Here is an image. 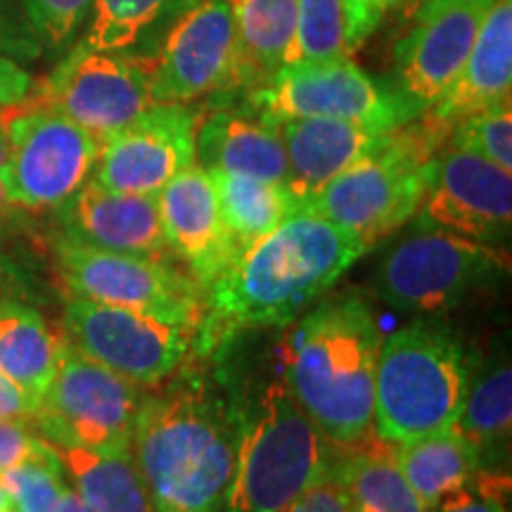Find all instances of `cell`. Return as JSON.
Returning a JSON list of instances; mask_svg holds the SVG:
<instances>
[{
	"instance_id": "cell-47",
	"label": "cell",
	"mask_w": 512,
	"mask_h": 512,
	"mask_svg": "<svg viewBox=\"0 0 512 512\" xmlns=\"http://www.w3.org/2000/svg\"><path fill=\"white\" fill-rule=\"evenodd\" d=\"M221 512H230V510H226V508H223V510H221Z\"/></svg>"
},
{
	"instance_id": "cell-17",
	"label": "cell",
	"mask_w": 512,
	"mask_h": 512,
	"mask_svg": "<svg viewBox=\"0 0 512 512\" xmlns=\"http://www.w3.org/2000/svg\"><path fill=\"white\" fill-rule=\"evenodd\" d=\"M491 8V5H489ZM486 8H448L413 19L394 48V91L413 119L430 112L458 79Z\"/></svg>"
},
{
	"instance_id": "cell-5",
	"label": "cell",
	"mask_w": 512,
	"mask_h": 512,
	"mask_svg": "<svg viewBox=\"0 0 512 512\" xmlns=\"http://www.w3.org/2000/svg\"><path fill=\"white\" fill-rule=\"evenodd\" d=\"M448 131L418 117L394 128L380 150L325 183L302 209L356 235L368 249L418 214Z\"/></svg>"
},
{
	"instance_id": "cell-33",
	"label": "cell",
	"mask_w": 512,
	"mask_h": 512,
	"mask_svg": "<svg viewBox=\"0 0 512 512\" xmlns=\"http://www.w3.org/2000/svg\"><path fill=\"white\" fill-rule=\"evenodd\" d=\"M448 147L465 150L486 162L512 171V107L510 100L482 110L453 124Z\"/></svg>"
},
{
	"instance_id": "cell-8",
	"label": "cell",
	"mask_w": 512,
	"mask_h": 512,
	"mask_svg": "<svg viewBox=\"0 0 512 512\" xmlns=\"http://www.w3.org/2000/svg\"><path fill=\"white\" fill-rule=\"evenodd\" d=\"M143 401L138 384L95 363L62 337L55 377L31 422L50 444L131 451Z\"/></svg>"
},
{
	"instance_id": "cell-29",
	"label": "cell",
	"mask_w": 512,
	"mask_h": 512,
	"mask_svg": "<svg viewBox=\"0 0 512 512\" xmlns=\"http://www.w3.org/2000/svg\"><path fill=\"white\" fill-rule=\"evenodd\" d=\"M456 427L475 444L482 463L501 458L512 430V368L498 363L470 380Z\"/></svg>"
},
{
	"instance_id": "cell-34",
	"label": "cell",
	"mask_w": 512,
	"mask_h": 512,
	"mask_svg": "<svg viewBox=\"0 0 512 512\" xmlns=\"http://www.w3.org/2000/svg\"><path fill=\"white\" fill-rule=\"evenodd\" d=\"M17 8L41 50L60 53L79 36L93 0H17Z\"/></svg>"
},
{
	"instance_id": "cell-46",
	"label": "cell",
	"mask_w": 512,
	"mask_h": 512,
	"mask_svg": "<svg viewBox=\"0 0 512 512\" xmlns=\"http://www.w3.org/2000/svg\"><path fill=\"white\" fill-rule=\"evenodd\" d=\"M5 275H8V268H5V264H3V261H0V285H3Z\"/></svg>"
},
{
	"instance_id": "cell-44",
	"label": "cell",
	"mask_w": 512,
	"mask_h": 512,
	"mask_svg": "<svg viewBox=\"0 0 512 512\" xmlns=\"http://www.w3.org/2000/svg\"><path fill=\"white\" fill-rule=\"evenodd\" d=\"M3 110V107H0ZM12 207L8 204V197H5V188H3V131H0V223L5 221L8 211Z\"/></svg>"
},
{
	"instance_id": "cell-7",
	"label": "cell",
	"mask_w": 512,
	"mask_h": 512,
	"mask_svg": "<svg viewBox=\"0 0 512 512\" xmlns=\"http://www.w3.org/2000/svg\"><path fill=\"white\" fill-rule=\"evenodd\" d=\"M3 188L12 209H60L91 181L100 140L29 98L0 110Z\"/></svg>"
},
{
	"instance_id": "cell-13",
	"label": "cell",
	"mask_w": 512,
	"mask_h": 512,
	"mask_svg": "<svg viewBox=\"0 0 512 512\" xmlns=\"http://www.w3.org/2000/svg\"><path fill=\"white\" fill-rule=\"evenodd\" d=\"M36 98L102 143L152 105L150 67L126 50L72 46Z\"/></svg>"
},
{
	"instance_id": "cell-25",
	"label": "cell",
	"mask_w": 512,
	"mask_h": 512,
	"mask_svg": "<svg viewBox=\"0 0 512 512\" xmlns=\"http://www.w3.org/2000/svg\"><path fill=\"white\" fill-rule=\"evenodd\" d=\"M394 456L403 477L425 508L460 489L477 475L479 467H484L475 444L456 425L406 444H396Z\"/></svg>"
},
{
	"instance_id": "cell-3",
	"label": "cell",
	"mask_w": 512,
	"mask_h": 512,
	"mask_svg": "<svg viewBox=\"0 0 512 512\" xmlns=\"http://www.w3.org/2000/svg\"><path fill=\"white\" fill-rule=\"evenodd\" d=\"M240 425L207 384L185 377L145 396L131 453L155 512H221L235 475Z\"/></svg>"
},
{
	"instance_id": "cell-37",
	"label": "cell",
	"mask_w": 512,
	"mask_h": 512,
	"mask_svg": "<svg viewBox=\"0 0 512 512\" xmlns=\"http://www.w3.org/2000/svg\"><path fill=\"white\" fill-rule=\"evenodd\" d=\"M48 453H53L50 441L38 437L27 422L0 418V470L31 458H43Z\"/></svg>"
},
{
	"instance_id": "cell-32",
	"label": "cell",
	"mask_w": 512,
	"mask_h": 512,
	"mask_svg": "<svg viewBox=\"0 0 512 512\" xmlns=\"http://www.w3.org/2000/svg\"><path fill=\"white\" fill-rule=\"evenodd\" d=\"M0 486L8 494L15 512H55L69 482L53 448L48 456L24 460L8 470H0Z\"/></svg>"
},
{
	"instance_id": "cell-31",
	"label": "cell",
	"mask_w": 512,
	"mask_h": 512,
	"mask_svg": "<svg viewBox=\"0 0 512 512\" xmlns=\"http://www.w3.org/2000/svg\"><path fill=\"white\" fill-rule=\"evenodd\" d=\"M171 0H93L86 31L74 46L128 50L162 17Z\"/></svg>"
},
{
	"instance_id": "cell-11",
	"label": "cell",
	"mask_w": 512,
	"mask_h": 512,
	"mask_svg": "<svg viewBox=\"0 0 512 512\" xmlns=\"http://www.w3.org/2000/svg\"><path fill=\"white\" fill-rule=\"evenodd\" d=\"M247 105L266 124L285 119H344L392 131L413 121L389 83H380L351 60L285 64L249 88Z\"/></svg>"
},
{
	"instance_id": "cell-43",
	"label": "cell",
	"mask_w": 512,
	"mask_h": 512,
	"mask_svg": "<svg viewBox=\"0 0 512 512\" xmlns=\"http://www.w3.org/2000/svg\"><path fill=\"white\" fill-rule=\"evenodd\" d=\"M55 512H93V510L83 503V498L76 494L72 486H67V491L62 494L60 505H57Z\"/></svg>"
},
{
	"instance_id": "cell-30",
	"label": "cell",
	"mask_w": 512,
	"mask_h": 512,
	"mask_svg": "<svg viewBox=\"0 0 512 512\" xmlns=\"http://www.w3.org/2000/svg\"><path fill=\"white\" fill-rule=\"evenodd\" d=\"M344 0H297V22L287 64L349 60Z\"/></svg>"
},
{
	"instance_id": "cell-9",
	"label": "cell",
	"mask_w": 512,
	"mask_h": 512,
	"mask_svg": "<svg viewBox=\"0 0 512 512\" xmlns=\"http://www.w3.org/2000/svg\"><path fill=\"white\" fill-rule=\"evenodd\" d=\"M508 256L427 226L389 249L377 268V294L403 313H439L508 271Z\"/></svg>"
},
{
	"instance_id": "cell-28",
	"label": "cell",
	"mask_w": 512,
	"mask_h": 512,
	"mask_svg": "<svg viewBox=\"0 0 512 512\" xmlns=\"http://www.w3.org/2000/svg\"><path fill=\"white\" fill-rule=\"evenodd\" d=\"M339 475L347 486L351 512H425L387 441L375 437L342 448Z\"/></svg>"
},
{
	"instance_id": "cell-18",
	"label": "cell",
	"mask_w": 512,
	"mask_h": 512,
	"mask_svg": "<svg viewBox=\"0 0 512 512\" xmlns=\"http://www.w3.org/2000/svg\"><path fill=\"white\" fill-rule=\"evenodd\" d=\"M159 221L169 252L183 261L202 290L238 261L223 223L219 195L209 171L190 164L157 195Z\"/></svg>"
},
{
	"instance_id": "cell-26",
	"label": "cell",
	"mask_w": 512,
	"mask_h": 512,
	"mask_svg": "<svg viewBox=\"0 0 512 512\" xmlns=\"http://www.w3.org/2000/svg\"><path fill=\"white\" fill-rule=\"evenodd\" d=\"M240 57V86L266 81L290 57L297 0H230Z\"/></svg>"
},
{
	"instance_id": "cell-40",
	"label": "cell",
	"mask_w": 512,
	"mask_h": 512,
	"mask_svg": "<svg viewBox=\"0 0 512 512\" xmlns=\"http://www.w3.org/2000/svg\"><path fill=\"white\" fill-rule=\"evenodd\" d=\"M34 93V79L22 62L0 55V107L17 105Z\"/></svg>"
},
{
	"instance_id": "cell-45",
	"label": "cell",
	"mask_w": 512,
	"mask_h": 512,
	"mask_svg": "<svg viewBox=\"0 0 512 512\" xmlns=\"http://www.w3.org/2000/svg\"><path fill=\"white\" fill-rule=\"evenodd\" d=\"M0 512H15V510H12V503H10L8 494H5L3 486H0Z\"/></svg>"
},
{
	"instance_id": "cell-20",
	"label": "cell",
	"mask_w": 512,
	"mask_h": 512,
	"mask_svg": "<svg viewBox=\"0 0 512 512\" xmlns=\"http://www.w3.org/2000/svg\"><path fill=\"white\" fill-rule=\"evenodd\" d=\"M275 131L287 157V188L304 207L332 178L387 143L392 131L344 119H285Z\"/></svg>"
},
{
	"instance_id": "cell-14",
	"label": "cell",
	"mask_w": 512,
	"mask_h": 512,
	"mask_svg": "<svg viewBox=\"0 0 512 512\" xmlns=\"http://www.w3.org/2000/svg\"><path fill=\"white\" fill-rule=\"evenodd\" d=\"M202 114L190 102H152L100 143L91 181L133 195H159L190 164Z\"/></svg>"
},
{
	"instance_id": "cell-12",
	"label": "cell",
	"mask_w": 512,
	"mask_h": 512,
	"mask_svg": "<svg viewBox=\"0 0 512 512\" xmlns=\"http://www.w3.org/2000/svg\"><path fill=\"white\" fill-rule=\"evenodd\" d=\"M64 337L81 354L138 387H157L195 354L197 330L69 294Z\"/></svg>"
},
{
	"instance_id": "cell-27",
	"label": "cell",
	"mask_w": 512,
	"mask_h": 512,
	"mask_svg": "<svg viewBox=\"0 0 512 512\" xmlns=\"http://www.w3.org/2000/svg\"><path fill=\"white\" fill-rule=\"evenodd\" d=\"M209 176L214 181L223 223L238 256L273 233L294 211L302 209L287 183L228 174V171H209Z\"/></svg>"
},
{
	"instance_id": "cell-21",
	"label": "cell",
	"mask_w": 512,
	"mask_h": 512,
	"mask_svg": "<svg viewBox=\"0 0 512 512\" xmlns=\"http://www.w3.org/2000/svg\"><path fill=\"white\" fill-rule=\"evenodd\" d=\"M510 88L512 0H496L491 8H486L482 22H479L475 43H472L456 83L422 117L451 133L456 121L510 100Z\"/></svg>"
},
{
	"instance_id": "cell-6",
	"label": "cell",
	"mask_w": 512,
	"mask_h": 512,
	"mask_svg": "<svg viewBox=\"0 0 512 512\" xmlns=\"http://www.w3.org/2000/svg\"><path fill=\"white\" fill-rule=\"evenodd\" d=\"M339 456L342 448L313 425L283 382H275L240 422L226 510L283 512Z\"/></svg>"
},
{
	"instance_id": "cell-4",
	"label": "cell",
	"mask_w": 512,
	"mask_h": 512,
	"mask_svg": "<svg viewBox=\"0 0 512 512\" xmlns=\"http://www.w3.org/2000/svg\"><path fill=\"white\" fill-rule=\"evenodd\" d=\"M470 363L451 332L413 323L382 339L375 370V437L387 444L453 427L470 387Z\"/></svg>"
},
{
	"instance_id": "cell-39",
	"label": "cell",
	"mask_w": 512,
	"mask_h": 512,
	"mask_svg": "<svg viewBox=\"0 0 512 512\" xmlns=\"http://www.w3.org/2000/svg\"><path fill=\"white\" fill-rule=\"evenodd\" d=\"M41 53L36 36L31 34L27 19L10 5V0H0V55L10 60H34Z\"/></svg>"
},
{
	"instance_id": "cell-15",
	"label": "cell",
	"mask_w": 512,
	"mask_h": 512,
	"mask_svg": "<svg viewBox=\"0 0 512 512\" xmlns=\"http://www.w3.org/2000/svg\"><path fill=\"white\" fill-rule=\"evenodd\" d=\"M150 67L152 102H192L240 86L230 0H202L174 24Z\"/></svg>"
},
{
	"instance_id": "cell-10",
	"label": "cell",
	"mask_w": 512,
	"mask_h": 512,
	"mask_svg": "<svg viewBox=\"0 0 512 512\" xmlns=\"http://www.w3.org/2000/svg\"><path fill=\"white\" fill-rule=\"evenodd\" d=\"M55 259L69 294L200 328L202 285L188 271L169 264V259L105 252L67 235L55 242Z\"/></svg>"
},
{
	"instance_id": "cell-23",
	"label": "cell",
	"mask_w": 512,
	"mask_h": 512,
	"mask_svg": "<svg viewBox=\"0 0 512 512\" xmlns=\"http://www.w3.org/2000/svg\"><path fill=\"white\" fill-rule=\"evenodd\" d=\"M64 477L93 512H155L131 451L50 444Z\"/></svg>"
},
{
	"instance_id": "cell-19",
	"label": "cell",
	"mask_w": 512,
	"mask_h": 512,
	"mask_svg": "<svg viewBox=\"0 0 512 512\" xmlns=\"http://www.w3.org/2000/svg\"><path fill=\"white\" fill-rule=\"evenodd\" d=\"M62 235L105 252L166 259L157 195L107 190L88 181L60 207Z\"/></svg>"
},
{
	"instance_id": "cell-2",
	"label": "cell",
	"mask_w": 512,
	"mask_h": 512,
	"mask_svg": "<svg viewBox=\"0 0 512 512\" xmlns=\"http://www.w3.org/2000/svg\"><path fill=\"white\" fill-rule=\"evenodd\" d=\"M382 332L358 294L320 302L280 344L283 384L313 425L339 448L373 432Z\"/></svg>"
},
{
	"instance_id": "cell-38",
	"label": "cell",
	"mask_w": 512,
	"mask_h": 512,
	"mask_svg": "<svg viewBox=\"0 0 512 512\" xmlns=\"http://www.w3.org/2000/svg\"><path fill=\"white\" fill-rule=\"evenodd\" d=\"M406 0H344V19H347V43L356 53L370 36L380 29L392 10Z\"/></svg>"
},
{
	"instance_id": "cell-42",
	"label": "cell",
	"mask_w": 512,
	"mask_h": 512,
	"mask_svg": "<svg viewBox=\"0 0 512 512\" xmlns=\"http://www.w3.org/2000/svg\"><path fill=\"white\" fill-rule=\"evenodd\" d=\"M496 0H411V22L448 8H489Z\"/></svg>"
},
{
	"instance_id": "cell-16",
	"label": "cell",
	"mask_w": 512,
	"mask_h": 512,
	"mask_svg": "<svg viewBox=\"0 0 512 512\" xmlns=\"http://www.w3.org/2000/svg\"><path fill=\"white\" fill-rule=\"evenodd\" d=\"M512 171L444 147L418 209L420 221L460 238L498 245L510 238Z\"/></svg>"
},
{
	"instance_id": "cell-1",
	"label": "cell",
	"mask_w": 512,
	"mask_h": 512,
	"mask_svg": "<svg viewBox=\"0 0 512 512\" xmlns=\"http://www.w3.org/2000/svg\"><path fill=\"white\" fill-rule=\"evenodd\" d=\"M366 252L332 221L294 211L204 290L195 351L214 354L245 330L294 323Z\"/></svg>"
},
{
	"instance_id": "cell-35",
	"label": "cell",
	"mask_w": 512,
	"mask_h": 512,
	"mask_svg": "<svg viewBox=\"0 0 512 512\" xmlns=\"http://www.w3.org/2000/svg\"><path fill=\"white\" fill-rule=\"evenodd\" d=\"M508 494V475L491 467H479L470 482L439 498L437 503L425 508V512H508L505 510Z\"/></svg>"
},
{
	"instance_id": "cell-41",
	"label": "cell",
	"mask_w": 512,
	"mask_h": 512,
	"mask_svg": "<svg viewBox=\"0 0 512 512\" xmlns=\"http://www.w3.org/2000/svg\"><path fill=\"white\" fill-rule=\"evenodd\" d=\"M36 408V399H31L29 394H24L22 389L0 375V418L31 422L36 415Z\"/></svg>"
},
{
	"instance_id": "cell-22",
	"label": "cell",
	"mask_w": 512,
	"mask_h": 512,
	"mask_svg": "<svg viewBox=\"0 0 512 512\" xmlns=\"http://www.w3.org/2000/svg\"><path fill=\"white\" fill-rule=\"evenodd\" d=\"M195 162L207 171H228L287 183V157L275 126L254 114L211 112L202 117Z\"/></svg>"
},
{
	"instance_id": "cell-36",
	"label": "cell",
	"mask_w": 512,
	"mask_h": 512,
	"mask_svg": "<svg viewBox=\"0 0 512 512\" xmlns=\"http://www.w3.org/2000/svg\"><path fill=\"white\" fill-rule=\"evenodd\" d=\"M342 458V456H339ZM283 512H351L347 486L339 475V460L304 489Z\"/></svg>"
},
{
	"instance_id": "cell-24",
	"label": "cell",
	"mask_w": 512,
	"mask_h": 512,
	"mask_svg": "<svg viewBox=\"0 0 512 512\" xmlns=\"http://www.w3.org/2000/svg\"><path fill=\"white\" fill-rule=\"evenodd\" d=\"M62 337L34 306L0 297V375L41 401L60 361Z\"/></svg>"
}]
</instances>
